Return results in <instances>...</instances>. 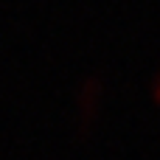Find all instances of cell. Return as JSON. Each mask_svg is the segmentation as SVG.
<instances>
[{
  "label": "cell",
  "instance_id": "1",
  "mask_svg": "<svg viewBox=\"0 0 160 160\" xmlns=\"http://www.w3.org/2000/svg\"><path fill=\"white\" fill-rule=\"evenodd\" d=\"M149 98H152V104L160 110V65H158V70L152 73V82H149Z\"/></svg>",
  "mask_w": 160,
  "mask_h": 160
}]
</instances>
